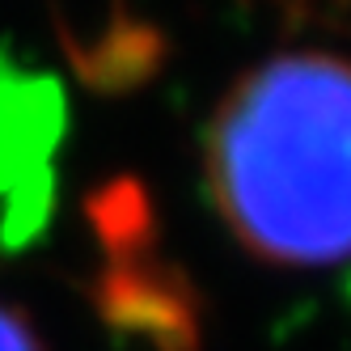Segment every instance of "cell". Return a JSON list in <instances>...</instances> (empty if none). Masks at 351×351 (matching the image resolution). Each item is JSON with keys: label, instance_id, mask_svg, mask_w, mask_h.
Listing matches in <instances>:
<instances>
[{"label": "cell", "instance_id": "obj_1", "mask_svg": "<svg viewBox=\"0 0 351 351\" xmlns=\"http://www.w3.org/2000/svg\"><path fill=\"white\" fill-rule=\"evenodd\" d=\"M212 195L237 241L271 263L351 258V64L275 56L220 102Z\"/></svg>", "mask_w": 351, "mask_h": 351}, {"label": "cell", "instance_id": "obj_2", "mask_svg": "<svg viewBox=\"0 0 351 351\" xmlns=\"http://www.w3.org/2000/svg\"><path fill=\"white\" fill-rule=\"evenodd\" d=\"M0 351H43L38 335L30 330V322L9 305H0Z\"/></svg>", "mask_w": 351, "mask_h": 351}]
</instances>
